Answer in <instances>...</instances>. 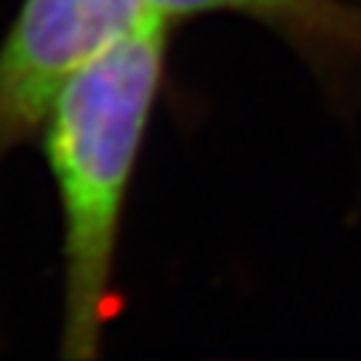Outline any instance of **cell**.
Returning <instances> with one entry per match:
<instances>
[{"label":"cell","mask_w":361,"mask_h":361,"mask_svg":"<svg viewBox=\"0 0 361 361\" xmlns=\"http://www.w3.org/2000/svg\"><path fill=\"white\" fill-rule=\"evenodd\" d=\"M168 20L142 15L85 63L54 103L43 145L63 214L66 358H97L114 313V253L126 194L165 71Z\"/></svg>","instance_id":"cell-1"},{"label":"cell","mask_w":361,"mask_h":361,"mask_svg":"<svg viewBox=\"0 0 361 361\" xmlns=\"http://www.w3.org/2000/svg\"><path fill=\"white\" fill-rule=\"evenodd\" d=\"M142 15L137 0H26L0 46V159L43 131L71 77Z\"/></svg>","instance_id":"cell-2"},{"label":"cell","mask_w":361,"mask_h":361,"mask_svg":"<svg viewBox=\"0 0 361 361\" xmlns=\"http://www.w3.org/2000/svg\"><path fill=\"white\" fill-rule=\"evenodd\" d=\"M162 20H183L191 15L236 12L262 20L296 40H310L324 49L361 51V9L344 0H137Z\"/></svg>","instance_id":"cell-3"}]
</instances>
